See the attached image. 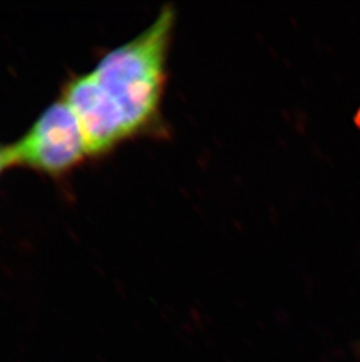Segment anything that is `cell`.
<instances>
[{
    "instance_id": "3",
    "label": "cell",
    "mask_w": 360,
    "mask_h": 362,
    "mask_svg": "<svg viewBox=\"0 0 360 362\" xmlns=\"http://www.w3.org/2000/svg\"><path fill=\"white\" fill-rule=\"evenodd\" d=\"M5 168H8V163H7L6 148H0V173H1Z\"/></svg>"
},
{
    "instance_id": "2",
    "label": "cell",
    "mask_w": 360,
    "mask_h": 362,
    "mask_svg": "<svg viewBox=\"0 0 360 362\" xmlns=\"http://www.w3.org/2000/svg\"><path fill=\"white\" fill-rule=\"evenodd\" d=\"M6 156L8 167L60 176L88 158V153L74 113L60 100L41 114L21 140L6 148Z\"/></svg>"
},
{
    "instance_id": "1",
    "label": "cell",
    "mask_w": 360,
    "mask_h": 362,
    "mask_svg": "<svg viewBox=\"0 0 360 362\" xmlns=\"http://www.w3.org/2000/svg\"><path fill=\"white\" fill-rule=\"evenodd\" d=\"M174 21V8L164 7L145 31L109 52L89 73L124 141L145 132L160 114Z\"/></svg>"
}]
</instances>
